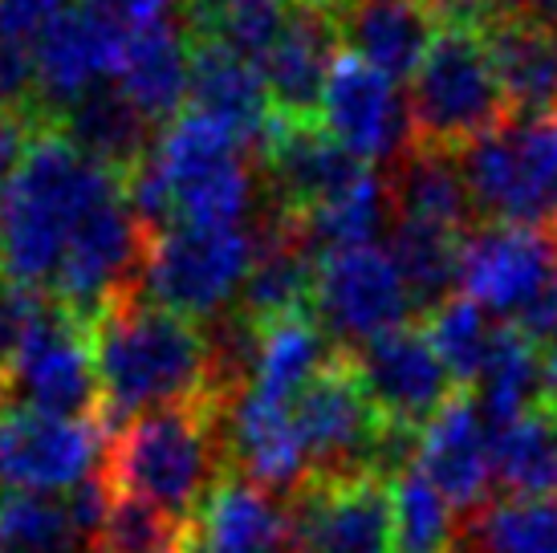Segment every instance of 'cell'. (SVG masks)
<instances>
[{
	"instance_id": "83f0119b",
	"label": "cell",
	"mask_w": 557,
	"mask_h": 553,
	"mask_svg": "<svg viewBox=\"0 0 557 553\" xmlns=\"http://www.w3.org/2000/svg\"><path fill=\"white\" fill-rule=\"evenodd\" d=\"M468 395L476 400L488 428H505L512 419L545 407L542 351L517 325H500L493 354H488V362H484L476 386Z\"/></svg>"
},
{
	"instance_id": "7402d4cb",
	"label": "cell",
	"mask_w": 557,
	"mask_h": 553,
	"mask_svg": "<svg viewBox=\"0 0 557 553\" xmlns=\"http://www.w3.org/2000/svg\"><path fill=\"white\" fill-rule=\"evenodd\" d=\"M114 82L126 102L156 131L171 126L191 98V37L187 29H180L168 16L143 25V29H131Z\"/></svg>"
},
{
	"instance_id": "d590c367",
	"label": "cell",
	"mask_w": 557,
	"mask_h": 553,
	"mask_svg": "<svg viewBox=\"0 0 557 553\" xmlns=\"http://www.w3.org/2000/svg\"><path fill=\"white\" fill-rule=\"evenodd\" d=\"M0 114H46L37 102L33 49L16 46V41H0Z\"/></svg>"
},
{
	"instance_id": "e575fe53",
	"label": "cell",
	"mask_w": 557,
	"mask_h": 553,
	"mask_svg": "<svg viewBox=\"0 0 557 553\" xmlns=\"http://www.w3.org/2000/svg\"><path fill=\"white\" fill-rule=\"evenodd\" d=\"M187 538H191V529L175 525L159 508L143 505L135 496H110V508L94 533L90 553H175Z\"/></svg>"
},
{
	"instance_id": "5b68a950",
	"label": "cell",
	"mask_w": 557,
	"mask_h": 553,
	"mask_svg": "<svg viewBox=\"0 0 557 553\" xmlns=\"http://www.w3.org/2000/svg\"><path fill=\"white\" fill-rule=\"evenodd\" d=\"M151 163L168 184L171 229H224L236 224L252 204L248 147L200 110L187 107L175 123L159 131Z\"/></svg>"
},
{
	"instance_id": "b9f144b4",
	"label": "cell",
	"mask_w": 557,
	"mask_h": 553,
	"mask_svg": "<svg viewBox=\"0 0 557 553\" xmlns=\"http://www.w3.org/2000/svg\"><path fill=\"white\" fill-rule=\"evenodd\" d=\"M285 9H313V13H338L346 0H281Z\"/></svg>"
},
{
	"instance_id": "e0dca14e",
	"label": "cell",
	"mask_w": 557,
	"mask_h": 553,
	"mask_svg": "<svg viewBox=\"0 0 557 553\" xmlns=\"http://www.w3.org/2000/svg\"><path fill=\"white\" fill-rule=\"evenodd\" d=\"M411 464L448 496V505L456 513H468L480 501H488V489H493V428H488V419L480 415L476 400L468 391H456L444 403V411L419 431Z\"/></svg>"
},
{
	"instance_id": "4fadbf2b",
	"label": "cell",
	"mask_w": 557,
	"mask_h": 553,
	"mask_svg": "<svg viewBox=\"0 0 557 553\" xmlns=\"http://www.w3.org/2000/svg\"><path fill=\"white\" fill-rule=\"evenodd\" d=\"M257 155H261L257 163H261L273 212L289 216V220H301L306 212L350 192L358 180H367L374 171L346 151L322 123L277 119Z\"/></svg>"
},
{
	"instance_id": "74e56055",
	"label": "cell",
	"mask_w": 557,
	"mask_h": 553,
	"mask_svg": "<svg viewBox=\"0 0 557 553\" xmlns=\"http://www.w3.org/2000/svg\"><path fill=\"white\" fill-rule=\"evenodd\" d=\"M41 123H53V119H46V114H0V200H4V192H9L16 168L25 159L33 131Z\"/></svg>"
},
{
	"instance_id": "ffe728a7",
	"label": "cell",
	"mask_w": 557,
	"mask_h": 553,
	"mask_svg": "<svg viewBox=\"0 0 557 553\" xmlns=\"http://www.w3.org/2000/svg\"><path fill=\"white\" fill-rule=\"evenodd\" d=\"M203 553H294L289 501L228 468L191 521Z\"/></svg>"
},
{
	"instance_id": "277c9868",
	"label": "cell",
	"mask_w": 557,
	"mask_h": 553,
	"mask_svg": "<svg viewBox=\"0 0 557 553\" xmlns=\"http://www.w3.org/2000/svg\"><path fill=\"white\" fill-rule=\"evenodd\" d=\"M411 147L465 155L472 143L512 119L496 82L484 33L440 25L423 65L411 77Z\"/></svg>"
},
{
	"instance_id": "7a4b0ae2",
	"label": "cell",
	"mask_w": 557,
	"mask_h": 553,
	"mask_svg": "<svg viewBox=\"0 0 557 553\" xmlns=\"http://www.w3.org/2000/svg\"><path fill=\"white\" fill-rule=\"evenodd\" d=\"M114 187L123 180L90 163L58 123L37 126L0 200V281L53 290L74 229Z\"/></svg>"
},
{
	"instance_id": "d6a6232c",
	"label": "cell",
	"mask_w": 557,
	"mask_h": 553,
	"mask_svg": "<svg viewBox=\"0 0 557 553\" xmlns=\"http://www.w3.org/2000/svg\"><path fill=\"white\" fill-rule=\"evenodd\" d=\"M82 533L70 496L0 492V553H82Z\"/></svg>"
},
{
	"instance_id": "60d3db41",
	"label": "cell",
	"mask_w": 557,
	"mask_h": 553,
	"mask_svg": "<svg viewBox=\"0 0 557 553\" xmlns=\"http://www.w3.org/2000/svg\"><path fill=\"white\" fill-rule=\"evenodd\" d=\"M509 13H525L557 25V0H509Z\"/></svg>"
},
{
	"instance_id": "603a6c76",
	"label": "cell",
	"mask_w": 557,
	"mask_h": 553,
	"mask_svg": "<svg viewBox=\"0 0 557 553\" xmlns=\"http://www.w3.org/2000/svg\"><path fill=\"white\" fill-rule=\"evenodd\" d=\"M191 110L224 123L248 151H261L269 126L277 123L261 65L208 41H191Z\"/></svg>"
},
{
	"instance_id": "1f68e13d",
	"label": "cell",
	"mask_w": 557,
	"mask_h": 553,
	"mask_svg": "<svg viewBox=\"0 0 557 553\" xmlns=\"http://www.w3.org/2000/svg\"><path fill=\"white\" fill-rule=\"evenodd\" d=\"M391 513H395V553H456L460 513L416 464L391 477Z\"/></svg>"
},
{
	"instance_id": "ba28073f",
	"label": "cell",
	"mask_w": 557,
	"mask_h": 553,
	"mask_svg": "<svg viewBox=\"0 0 557 553\" xmlns=\"http://www.w3.org/2000/svg\"><path fill=\"white\" fill-rule=\"evenodd\" d=\"M0 403H21L33 411L98 423L102 386H98L90 322H82L74 309L53 302L46 318L4 354Z\"/></svg>"
},
{
	"instance_id": "2e32d148",
	"label": "cell",
	"mask_w": 557,
	"mask_h": 553,
	"mask_svg": "<svg viewBox=\"0 0 557 553\" xmlns=\"http://www.w3.org/2000/svg\"><path fill=\"white\" fill-rule=\"evenodd\" d=\"M126 37L131 29L98 13L94 4H74L49 25L46 37L33 46V62H37V102L53 123L78 98L98 90L102 77L119 74Z\"/></svg>"
},
{
	"instance_id": "f1b7e54d",
	"label": "cell",
	"mask_w": 557,
	"mask_h": 553,
	"mask_svg": "<svg viewBox=\"0 0 557 553\" xmlns=\"http://www.w3.org/2000/svg\"><path fill=\"white\" fill-rule=\"evenodd\" d=\"M391 261L399 269L403 285L416 302V314H432L460 290V265H465V236L432 224L395 220L391 229Z\"/></svg>"
},
{
	"instance_id": "f35d334b",
	"label": "cell",
	"mask_w": 557,
	"mask_h": 553,
	"mask_svg": "<svg viewBox=\"0 0 557 553\" xmlns=\"http://www.w3.org/2000/svg\"><path fill=\"white\" fill-rule=\"evenodd\" d=\"M98 13H107L110 21H119L123 29H143L151 21H163V9L171 0H86Z\"/></svg>"
},
{
	"instance_id": "8d00e7d4",
	"label": "cell",
	"mask_w": 557,
	"mask_h": 553,
	"mask_svg": "<svg viewBox=\"0 0 557 553\" xmlns=\"http://www.w3.org/2000/svg\"><path fill=\"white\" fill-rule=\"evenodd\" d=\"M74 9L70 0H0V41L37 46L46 29Z\"/></svg>"
},
{
	"instance_id": "44dd1931",
	"label": "cell",
	"mask_w": 557,
	"mask_h": 553,
	"mask_svg": "<svg viewBox=\"0 0 557 553\" xmlns=\"http://www.w3.org/2000/svg\"><path fill=\"white\" fill-rule=\"evenodd\" d=\"M480 33L512 119H557V25L500 13Z\"/></svg>"
},
{
	"instance_id": "52a82bcc",
	"label": "cell",
	"mask_w": 557,
	"mask_h": 553,
	"mask_svg": "<svg viewBox=\"0 0 557 553\" xmlns=\"http://www.w3.org/2000/svg\"><path fill=\"white\" fill-rule=\"evenodd\" d=\"M257 261V232L240 224L191 229L175 224L151 236L143 265V293L191 322H216L240 302L245 276Z\"/></svg>"
},
{
	"instance_id": "6da1fadb",
	"label": "cell",
	"mask_w": 557,
	"mask_h": 553,
	"mask_svg": "<svg viewBox=\"0 0 557 553\" xmlns=\"http://www.w3.org/2000/svg\"><path fill=\"white\" fill-rule=\"evenodd\" d=\"M90 334L102 386L98 428L110 435L163 407L228 400L216 386L208 325L163 309L143 290L114 297L90 322Z\"/></svg>"
},
{
	"instance_id": "bcb514c9",
	"label": "cell",
	"mask_w": 557,
	"mask_h": 553,
	"mask_svg": "<svg viewBox=\"0 0 557 553\" xmlns=\"http://www.w3.org/2000/svg\"><path fill=\"white\" fill-rule=\"evenodd\" d=\"M549 411H554V419H557V407H549Z\"/></svg>"
},
{
	"instance_id": "ab89813d",
	"label": "cell",
	"mask_w": 557,
	"mask_h": 553,
	"mask_svg": "<svg viewBox=\"0 0 557 553\" xmlns=\"http://www.w3.org/2000/svg\"><path fill=\"white\" fill-rule=\"evenodd\" d=\"M542 379H545V407H557V339L542 346Z\"/></svg>"
},
{
	"instance_id": "7bdbcfd3",
	"label": "cell",
	"mask_w": 557,
	"mask_h": 553,
	"mask_svg": "<svg viewBox=\"0 0 557 553\" xmlns=\"http://www.w3.org/2000/svg\"><path fill=\"white\" fill-rule=\"evenodd\" d=\"M175 553H203V550H200V545H196V538H187L184 545H180V550H175Z\"/></svg>"
},
{
	"instance_id": "ee69618b",
	"label": "cell",
	"mask_w": 557,
	"mask_h": 553,
	"mask_svg": "<svg viewBox=\"0 0 557 553\" xmlns=\"http://www.w3.org/2000/svg\"><path fill=\"white\" fill-rule=\"evenodd\" d=\"M0 379H4V354H0Z\"/></svg>"
},
{
	"instance_id": "f546056e",
	"label": "cell",
	"mask_w": 557,
	"mask_h": 553,
	"mask_svg": "<svg viewBox=\"0 0 557 553\" xmlns=\"http://www.w3.org/2000/svg\"><path fill=\"white\" fill-rule=\"evenodd\" d=\"M493 489L500 496L557 492V419L549 407L493 428Z\"/></svg>"
},
{
	"instance_id": "8992f818",
	"label": "cell",
	"mask_w": 557,
	"mask_h": 553,
	"mask_svg": "<svg viewBox=\"0 0 557 553\" xmlns=\"http://www.w3.org/2000/svg\"><path fill=\"white\" fill-rule=\"evenodd\" d=\"M480 224H557V119H509L460 155Z\"/></svg>"
},
{
	"instance_id": "d6986e66",
	"label": "cell",
	"mask_w": 557,
	"mask_h": 553,
	"mask_svg": "<svg viewBox=\"0 0 557 553\" xmlns=\"http://www.w3.org/2000/svg\"><path fill=\"white\" fill-rule=\"evenodd\" d=\"M342 58V37L334 13L289 9V25L261 62L264 86L277 119L289 123H322V94L330 70Z\"/></svg>"
},
{
	"instance_id": "5bb4252c",
	"label": "cell",
	"mask_w": 557,
	"mask_h": 553,
	"mask_svg": "<svg viewBox=\"0 0 557 553\" xmlns=\"http://www.w3.org/2000/svg\"><path fill=\"white\" fill-rule=\"evenodd\" d=\"M557 276V241L549 229L476 224L465 236L460 293L493 318H517Z\"/></svg>"
},
{
	"instance_id": "4316f807",
	"label": "cell",
	"mask_w": 557,
	"mask_h": 553,
	"mask_svg": "<svg viewBox=\"0 0 557 553\" xmlns=\"http://www.w3.org/2000/svg\"><path fill=\"white\" fill-rule=\"evenodd\" d=\"M456 553H557L554 496H488L460 517Z\"/></svg>"
},
{
	"instance_id": "cb8c5ba5",
	"label": "cell",
	"mask_w": 557,
	"mask_h": 553,
	"mask_svg": "<svg viewBox=\"0 0 557 553\" xmlns=\"http://www.w3.org/2000/svg\"><path fill=\"white\" fill-rule=\"evenodd\" d=\"M387 192H391L395 220L432 224V229H448V232H460V236H468L480 224L472 196H468L460 155L407 147L391 163Z\"/></svg>"
},
{
	"instance_id": "484cf974",
	"label": "cell",
	"mask_w": 557,
	"mask_h": 553,
	"mask_svg": "<svg viewBox=\"0 0 557 553\" xmlns=\"http://www.w3.org/2000/svg\"><path fill=\"white\" fill-rule=\"evenodd\" d=\"M338 354L313 314H294L281 322L261 325V346H257V362L240 395L252 400L277 403V407H294L297 395L322 374V367Z\"/></svg>"
},
{
	"instance_id": "836d02e7",
	"label": "cell",
	"mask_w": 557,
	"mask_h": 553,
	"mask_svg": "<svg viewBox=\"0 0 557 553\" xmlns=\"http://www.w3.org/2000/svg\"><path fill=\"white\" fill-rule=\"evenodd\" d=\"M423 325H428V334H432L435 351L444 358L448 374L456 379V386H460V391H472L484 362H488V354H493V346H496V334H500V325L493 322V314L480 309L465 293H456V297H448L440 309H432V314L423 318Z\"/></svg>"
},
{
	"instance_id": "3957f363",
	"label": "cell",
	"mask_w": 557,
	"mask_h": 553,
	"mask_svg": "<svg viewBox=\"0 0 557 553\" xmlns=\"http://www.w3.org/2000/svg\"><path fill=\"white\" fill-rule=\"evenodd\" d=\"M228 407V400L184 403L139 415L123 431H114L102 460L110 496H135L191 529L208 492L233 468L224 431Z\"/></svg>"
},
{
	"instance_id": "7c38bea8",
	"label": "cell",
	"mask_w": 557,
	"mask_h": 553,
	"mask_svg": "<svg viewBox=\"0 0 557 553\" xmlns=\"http://www.w3.org/2000/svg\"><path fill=\"white\" fill-rule=\"evenodd\" d=\"M294 553H395L391 480L379 472L310 480L289 496Z\"/></svg>"
},
{
	"instance_id": "9c48e42d",
	"label": "cell",
	"mask_w": 557,
	"mask_h": 553,
	"mask_svg": "<svg viewBox=\"0 0 557 553\" xmlns=\"http://www.w3.org/2000/svg\"><path fill=\"white\" fill-rule=\"evenodd\" d=\"M313 318L338 351H358L411 322L416 302L383 248H342L318 261Z\"/></svg>"
},
{
	"instance_id": "30bf717a",
	"label": "cell",
	"mask_w": 557,
	"mask_h": 553,
	"mask_svg": "<svg viewBox=\"0 0 557 553\" xmlns=\"http://www.w3.org/2000/svg\"><path fill=\"white\" fill-rule=\"evenodd\" d=\"M102 428L90 419L0 403V484L9 492L70 496L102 472Z\"/></svg>"
},
{
	"instance_id": "f6af8a7d",
	"label": "cell",
	"mask_w": 557,
	"mask_h": 553,
	"mask_svg": "<svg viewBox=\"0 0 557 553\" xmlns=\"http://www.w3.org/2000/svg\"><path fill=\"white\" fill-rule=\"evenodd\" d=\"M549 232H554V241H557V224H554V229H549Z\"/></svg>"
},
{
	"instance_id": "4dcf8cb0",
	"label": "cell",
	"mask_w": 557,
	"mask_h": 553,
	"mask_svg": "<svg viewBox=\"0 0 557 553\" xmlns=\"http://www.w3.org/2000/svg\"><path fill=\"white\" fill-rule=\"evenodd\" d=\"M184 21L191 41L224 46L261 65L289 25V9L281 0H184Z\"/></svg>"
},
{
	"instance_id": "9a60e30c",
	"label": "cell",
	"mask_w": 557,
	"mask_h": 553,
	"mask_svg": "<svg viewBox=\"0 0 557 553\" xmlns=\"http://www.w3.org/2000/svg\"><path fill=\"white\" fill-rule=\"evenodd\" d=\"M322 126L367 168L395 163L411 147L407 98L391 77L358 62L355 53H342L330 70L322 94Z\"/></svg>"
},
{
	"instance_id": "ac0fdd59",
	"label": "cell",
	"mask_w": 557,
	"mask_h": 553,
	"mask_svg": "<svg viewBox=\"0 0 557 553\" xmlns=\"http://www.w3.org/2000/svg\"><path fill=\"white\" fill-rule=\"evenodd\" d=\"M334 21L342 53H355L395 86L416 77L440 33L432 0H346Z\"/></svg>"
},
{
	"instance_id": "8fae6325",
	"label": "cell",
	"mask_w": 557,
	"mask_h": 553,
	"mask_svg": "<svg viewBox=\"0 0 557 553\" xmlns=\"http://www.w3.org/2000/svg\"><path fill=\"white\" fill-rule=\"evenodd\" d=\"M346 354L355 358L358 379L391 428L423 431L460 391L423 322H407Z\"/></svg>"
},
{
	"instance_id": "d4e9b609",
	"label": "cell",
	"mask_w": 557,
	"mask_h": 553,
	"mask_svg": "<svg viewBox=\"0 0 557 553\" xmlns=\"http://www.w3.org/2000/svg\"><path fill=\"white\" fill-rule=\"evenodd\" d=\"M58 131H62L90 163H98V168L110 171V175L123 180V184L139 171V163L151 155V147H156V138H159V135H151L156 126L126 102L119 86H114V90L98 86V90H90L86 98H78V102L58 119Z\"/></svg>"
}]
</instances>
